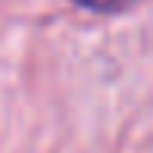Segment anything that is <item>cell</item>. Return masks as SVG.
<instances>
[{"label":"cell","instance_id":"obj_1","mask_svg":"<svg viewBox=\"0 0 153 153\" xmlns=\"http://www.w3.org/2000/svg\"><path fill=\"white\" fill-rule=\"evenodd\" d=\"M75 3L88 6V10H94V13H125V10H134L144 0H75Z\"/></svg>","mask_w":153,"mask_h":153}]
</instances>
